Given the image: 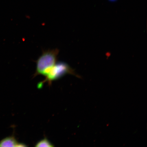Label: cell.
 I'll return each mask as SVG.
<instances>
[{"mask_svg": "<svg viewBox=\"0 0 147 147\" xmlns=\"http://www.w3.org/2000/svg\"><path fill=\"white\" fill-rule=\"evenodd\" d=\"M110 1H115V0H110Z\"/></svg>", "mask_w": 147, "mask_h": 147, "instance_id": "8992f818", "label": "cell"}, {"mask_svg": "<svg viewBox=\"0 0 147 147\" xmlns=\"http://www.w3.org/2000/svg\"><path fill=\"white\" fill-rule=\"evenodd\" d=\"M36 147H53L54 146L46 138L40 140L36 143Z\"/></svg>", "mask_w": 147, "mask_h": 147, "instance_id": "277c9868", "label": "cell"}, {"mask_svg": "<svg viewBox=\"0 0 147 147\" xmlns=\"http://www.w3.org/2000/svg\"><path fill=\"white\" fill-rule=\"evenodd\" d=\"M59 53L58 49L44 51L36 61V68L34 76H45L49 70L56 63Z\"/></svg>", "mask_w": 147, "mask_h": 147, "instance_id": "6da1fadb", "label": "cell"}, {"mask_svg": "<svg viewBox=\"0 0 147 147\" xmlns=\"http://www.w3.org/2000/svg\"><path fill=\"white\" fill-rule=\"evenodd\" d=\"M67 74L72 75L80 78L68 64L63 61L57 62L45 75V81L50 82L58 80Z\"/></svg>", "mask_w": 147, "mask_h": 147, "instance_id": "7a4b0ae2", "label": "cell"}, {"mask_svg": "<svg viewBox=\"0 0 147 147\" xmlns=\"http://www.w3.org/2000/svg\"><path fill=\"white\" fill-rule=\"evenodd\" d=\"M18 142L13 136L7 137L0 141V147H17Z\"/></svg>", "mask_w": 147, "mask_h": 147, "instance_id": "3957f363", "label": "cell"}, {"mask_svg": "<svg viewBox=\"0 0 147 147\" xmlns=\"http://www.w3.org/2000/svg\"><path fill=\"white\" fill-rule=\"evenodd\" d=\"M27 146L23 143H18L17 145V147H26Z\"/></svg>", "mask_w": 147, "mask_h": 147, "instance_id": "5b68a950", "label": "cell"}]
</instances>
